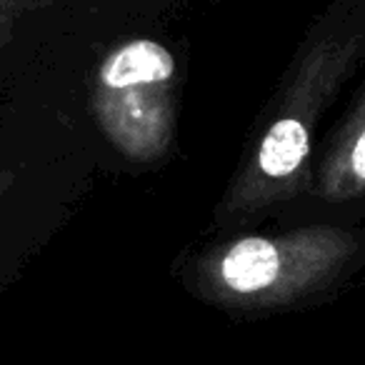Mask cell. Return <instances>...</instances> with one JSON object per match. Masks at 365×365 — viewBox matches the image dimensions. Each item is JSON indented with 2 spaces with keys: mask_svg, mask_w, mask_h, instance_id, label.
<instances>
[{
  "mask_svg": "<svg viewBox=\"0 0 365 365\" xmlns=\"http://www.w3.org/2000/svg\"><path fill=\"white\" fill-rule=\"evenodd\" d=\"M11 180H13L11 173H3V170H0V190H6L8 185H11Z\"/></svg>",
  "mask_w": 365,
  "mask_h": 365,
  "instance_id": "8992f818",
  "label": "cell"
},
{
  "mask_svg": "<svg viewBox=\"0 0 365 365\" xmlns=\"http://www.w3.org/2000/svg\"><path fill=\"white\" fill-rule=\"evenodd\" d=\"M91 108L101 133L123 158L163 160L175 135V56L153 38L118 43L96 71Z\"/></svg>",
  "mask_w": 365,
  "mask_h": 365,
  "instance_id": "3957f363",
  "label": "cell"
},
{
  "mask_svg": "<svg viewBox=\"0 0 365 365\" xmlns=\"http://www.w3.org/2000/svg\"><path fill=\"white\" fill-rule=\"evenodd\" d=\"M51 0H0V48H6L13 38L18 21L28 13L48 6Z\"/></svg>",
  "mask_w": 365,
  "mask_h": 365,
  "instance_id": "5b68a950",
  "label": "cell"
},
{
  "mask_svg": "<svg viewBox=\"0 0 365 365\" xmlns=\"http://www.w3.org/2000/svg\"><path fill=\"white\" fill-rule=\"evenodd\" d=\"M363 46L360 3L335 0L310 31L278 96L270 101L263 125L230 178L220 218L255 215L290 203L310 188L318 123L358 68Z\"/></svg>",
  "mask_w": 365,
  "mask_h": 365,
  "instance_id": "6da1fadb",
  "label": "cell"
},
{
  "mask_svg": "<svg viewBox=\"0 0 365 365\" xmlns=\"http://www.w3.org/2000/svg\"><path fill=\"white\" fill-rule=\"evenodd\" d=\"M360 250L353 230L305 225L275 235H240L190 263L188 288L225 310H273L335 283Z\"/></svg>",
  "mask_w": 365,
  "mask_h": 365,
  "instance_id": "7a4b0ae2",
  "label": "cell"
},
{
  "mask_svg": "<svg viewBox=\"0 0 365 365\" xmlns=\"http://www.w3.org/2000/svg\"><path fill=\"white\" fill-rule=\"evenodd\" d=\"M310 188L330 203H353L365 190V101L355 93L348 113L330 135L323 158L313 168Z\"/></svg>",
  "mask_w": 365,
  "mask_h": 365,
  "instance_id": "277c9868",
  "label": "cell"
}]
</instances>
